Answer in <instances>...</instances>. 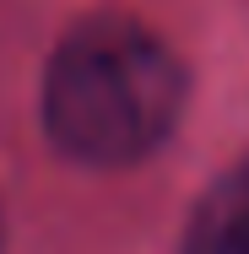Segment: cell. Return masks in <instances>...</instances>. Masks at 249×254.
I'll list each match as a JSON object with an SVG mask.
<instances>
[{"label":"cell","mask_w":249,"mask_h":254,"mask_svg":"<svg viewBox=\"0 0 249 254\" xmlns=\"http://www.w3.org/2000/svg\"><path fill=\"white\" fill-rule=\"evenodd\" d=\"M184 114V65L173 49L125 22H82L49 60L44 125L54 146L92 168H125L152 157Z\"/></svg>","instance_id":"obj_1"},{"label":"cell","mask_w":249,"mask_h":254,"mask_svg":"<svg viewBox=\"0 0 249 254\" xmlns=\"http://www.w3.org/2000/svg\"><path fill=\"white\" fill-rule=\"evenodd\" d=\"M184 254H249V162L195 205Z\"/></svg>","instance_id":"obj_2"}]
</instances>
